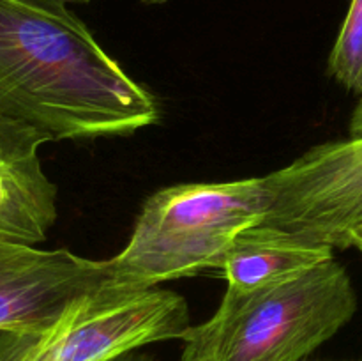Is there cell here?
<instances>
[{
	"label": "cell",
	"mask_w": 362,
	"mask_h": 361,
	"mask_svg": "<svg viewBox=\"0 0 362 361\" xmlns=\"http://www.w3.org/2000/svg\"><path fill=\"white\" fill-rule=\"evenodd\" d=\"M159 113L67 6L0 0V115L52 140H90L144 130Z\"/></svg>",
	"instance_id": "6da1fadb"
},
{
	"label": "cell",
	"mask_w": 362,
	"mask_h": 361,
	"mask_svg": "<svg viewBox=\"0 0 362 361\" xmlns=\"http://www.w3.org/2000/svg\"><path fill=\"white\" fill-rule=\"evenodd\" d=\"M272 200L265 177L156 191L141 205L129 243L106 260L108 285L145 290L219 269L237 237L264 222Z\"/></svg>",
	"instance_id": "7a4b0ae2"
},
{
	"label": "cell",
	"mask_w": 362,
	"mask_h": 361,
	"mask_svg": "<svg viewBox=\"0 0 362 361\" xmlns=\"http://www.w3.org/2000/svg\"><path fill=\"white\" fill-rule=\"evenodd\" d=\"M356 311V289L336 258L274 287H226L216 314L184 333L179 361H304Z\"/></svg>",
	"instance_id": "3957f363"
},
{
	"label": "cell",
	"mask_w": 362,
	"mask_h": 361,
	"mask_svg": "<svg viewBox=\"0 0 362 361\" xmlns=\"http://www.w3.org/2000/svg\"><path fill=\"white\" fill-rule=\"evenodd\" d=\"M271 209L260 225L331 248H350L362 225V138L315 145L265 176Z\"/></svg>",
	"instance_id": "277c9868"
},
{
	"label": "cell",
	"mask_w": 362,
	"mask_h": 361,
	"mask_svg": "<svg viewBox=\"0 0 362 361\" xmlns=\"http://www.w3.org/2000/svg\"><path fill=\"white\" fill-rule=\"evenodd\" d=\"M189 326L186 299L172 290L105 285L45 333L46 361H108L148 343L180 340Z\"/></svg>",
	"instance_id": "5b68a950"
},
{
	"label": "cell",
	"mask_w": 362,
	"mask_h": 361,
	"mask_svg": "<svg viewBox=\"0 0 362 361\" xmlns=\"http://www.w3.org/2000/svg\"><path fill=\"white\" fill-rule=\"evenodd\" d=\"M108 278L106 260L0 239V329L49 331Z\"/></svg>",
	"instance_id": "8992f818"
},
{
	"label": "cell",
	"mask_w": 362,
	"mask_h": 361,
	"mask_svg": "<svg viewBox=\"0 0 362 361\" xmlns=\"http://www.w3.org/2000/svg\"><path fill=\"white\" fill-rule=\"evenodd\" d=\"M48 134L0 115V239L35 246L57 219V186L42 170Z\"/></svg>",
	"instance_id": "52a82bcc"
},
{
	"label": "cell",
	"mask_w": 362,
	"mask_h": 361,
	"mask_svg": "<svg viewBox=\"0 0 362 361\" xmlns=\"http://www.w3.org/2000/svg\"><path fill=\"white\" fill-rule=\"evenodd\" d=\"M331 258L334 248L327 244L257 225L237 237L219 269L230 289L250 292L290 282Z\"/></svg>",
	"instance_id": "ba28073f"
},
{
	"label": "cell",
	"mask_w": 362,
	"mask_h": 361,
	"mask_svg": "<svg viewBox=\"0 0 362 361\" xmlns=\"http://www.w3.org/2000/svg\"><path fill=\"white\" fill-rule=\"evenodd\" d=\"M329 74L349 91L362 94V0H352L327 64Z\"/></svg>",
	"instance_id": "9c48e42d"
},
{
	"label": "cell",
	"mask_w": 362,
	"mask_h": 361,
	"mask_svg": "<svg viewBox=\"0 0 362 361\" xmlns=\"http://www.w3.org/2000/svg\"><path fill=\"white\" fill-rule=\"evenodd\" d=\"M42 335L0 329V361H46Z\"/></svg>",
	"instance_id": "30bf717a"
},
{
	"label": "cell",
	"mask_w": 362,
	"mask_h": 361,
	"mask_svg": "<svg viewBox=\"0 0 362 361\" xmlns=\"http://www.w3.org/2000/svg\"><path fill=\"white\" fill-rule=\"evenodd\" d=\"M350 138H362V94L350 119Z\"/></svg>",
	"instance_id": "8fae6325"
},
{
	"label": "cell",
	"mask_w": 362,
	"mask_h": 361,
	"mask_svg": "<svg viewBox=\"0 0 362 361\" xmlns=\"http://www.w3.org/2000/svg\"><path fill=\"white\" fill-rule=\"evenodd\" d=\"M108 361H156V360L151 356V354L140 353V349H134V350H129V353L119 354V356L112 357V360Z\"/></svg>",
	"instance_id": "7c38bea8"
},
{
	"label": "cell",
	"mask_w": 362,
	"mask_h": 361,
	"mask_svg": "<svg viewBox=\"0 0 362 361\" xmlns=\"http://www.w3.org/2000/svg\"><path fill=\"white\" fill-rule=\"evenodd\" d=\"M357 248V250L362 253V225L359 229H356L352 232V236H350V248Z\"/></svg>",
	"instance_id": "4fadbf2b"
},
{
	"label": "cell",
	"mask_w": 362,
	"mask_h": 361,
	"mask_svg": "<svg viewBox=\"0 0 362 361\" xmlns=\"http://www.w3.org/2000/svg\"><path fill=\"white\" fill-rule=\"evenodd\" d=\"M37 2H48V4H60V6H67V4H87L88 0H37Z\"/></svg>",
	"instance_id": "5bb4252c"
},
{
	"label": "cell",
	"mask_w": 362,
	"mask_h": 361,
	"mask_svg": "<svg viewBox=\"0 0 362 361\" xmlns=\"http://www.w3.org/2000/svg\"><path fill=\"white\" fill-rule=\"evenodd\" d=\"M144 4H151V6H154V4H165L166 0H141Z\"/></svg>",
	"instance_id": "9a60e30c"
}]
</instances>
